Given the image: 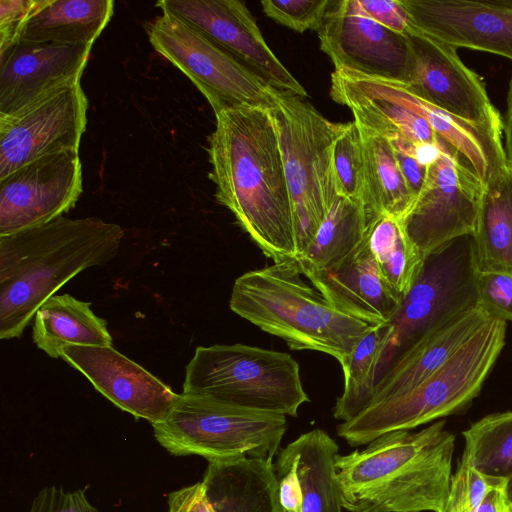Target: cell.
<instances>
[{"mask_svg": "<svg viewBox=\"0 0 512 512\" xmlns=\"http://www.w3.org/2000/svg\"><path fill=\"white\" fill-rule=\"evenodd\" d=\"M208 138L215 198L274 263H296L294 213L276 127L268 108L215 115Z\"/></svg>", "mask_w": 512, "mask_h": 512, "instance_id": "obj_1", "label": "cell"}, {"mask_svg": "<svg viewBox=\"0 0 512 512\" xmlns=\"http://www.w3.org/2000/svg\"><path fill=\"white\" fill-rule=\"evenodd\" d=\"M438 420L397 430L362 450L337 455L335 468L349 512H442L451 484L455 436Z\"/></svg>", "mask_w": 512, "mask_h": 512, "instance_id": "obj_2", "label": "cell"}, {"mask_svg": "<svg viewBox=\"0 0 512 512\" xmlns=\"http://www.w3.org/2000/svg\"><path fill=\"white\" fill-rule=\"evenodd\" d=\"M123 237L115 223L63 216L0 236V338H19L39 307L63 285L112 260Z\"/></svg>", "mask_w": 512, "mask_h": 512, "instance_id": "obj_3", "label": "cell"}, {"mask_svg": "<svg viewBox=\"0 0 512 512\" xmlns=\"http://www.w3.org/2000/svg\"><path fill=\"white\" fill-rule=\"evenodd\" d=\"M295 263H274L239 276L230 309L293 350L334 357L343 366L371 325L338 311Z\"/></svg>", "mask_w": 512, "mask_h": 512, "instance_id": "obj_4", "label": "cell"}, {"mask_svg": "<svg viewBox=\"0 0 512 512\" xmlns=\"http://www.w3.org/2000/svg\"><path fill=\"white\" fill-rule=\"evenodd\" d=\"M506 322H488L440 368L411 390L342 422L337 434L349 445H366L388 432L412 430L456 414L478 396L504 345Z\"/></svg>", "mask_w": 512, "mask_h": 512, "instance_id": "obj_5", "label": "cell"}, {"mask_svg": "<svg viewBox=\"0 0 512 512\" xmlns=\"http://www.w3.org/2000/svg\"><path fill=\"white\" fill-rule=\"evenodd\" d=\"M182 393L292 417L309 402L291 355L241 343L197 347Z\"/></svg>", "mask_w": 512, "mask_h": 512, "instance_id": "obj_6", "label": "cell"}, {"mask_svg": "<svg viewBox=\"0 0 512 512\" xmlns=\"http://www.w3.org/2000/svg\"><path fill=\"white\" fill-rule=\"evenodd\" d=\"M268 110L276 127L293 206L297 262L338 196L332 146L341 123L326 119L303 97L276 89L274 104Z\"/></svg>", "mask_w": 512, "mask_h": 512, "instance_id": "obj_7", "label": "cell"}, {"mask_svg": "<svg viewBox=\"0 0 512 512\" xmlns=\"http://www.w3.org/2000/svg\"><path fill=\"white\" fill-rule=\"evenodd\" d=\"M152 428L157 442L175 456L197 455L207 461L245 456L273 460L287 419L181 393L167 417Z\"/></svg>", "mask_w": 512, "mask_h": 512, "instance_id": "obj_8", "label": "cell"}, {"mask_svg": "<svg viewBox=\"0 0 512 512\" xmlns=\"http://www.w3.org/2000/svg\"><path fill=\"white\" fill-rule=\"evenodd\" d=\"M477 266L471 235L457 238L424 257L389 327L376 384L421 339L477 306Z\"/></svg>", "mask_w": 512, "mask_h": 512, "instance_id": "obj_9", "label": "cell"}, {"mask_svg": "<svg viewBox=\"0 0 512 512\" xmlns=\"http://www.w3.org/2000/svg\"><path fill=\"white\" fill-rule=\"evenodd\" d=\"M145 29L154 50L192 81L215 115L243 105L273 106L275 89L185 21L162 12Z\"/></svg>", "mask_w": 512, "mask_h": 512, "instance_id": "obj_10", "label": "cell"}, {"mask_svg": "<svg viewBox=\"0 0 512 512\" xmlns=\"http://www.w3.org/2000/svg\"><path fill=\"white\" fill-rule=\"evenodd\" d=\"M483 185L470 164L443 140L440 157L428 167L422 189L400 219L422 257L474 234Z\"/></svg>", "mask_w": 512, "mask_h": 512, "instance_id": "obj_11", "label": "cell"}, {"mask_svg": "<svg viewBox=\"0 0 512 512\" xmlns=\"http://www.w3.org/2000/svg\"><path fill=\"white\" fill-rule=\"evenodd\" d=\"M407 82L418 97L502 144L503 121L481 77L459 58L456 48L415 29Z\"/></svg>", "mask_w": 512, "mask_h": 512, "instance_id": "obj_12", "label": "cell"}, {"mask_svg": "<svg viewBox=\"0 0 512 512\" xmlns=\"http://www.w3.org/2000/svg\"><path fill=\"white\" fill-rule=\"evenodd\" d=\"M87 110L88 100L78 81L14 114L0 116V180L41 157L79 151Z\"/></svg>", "mask_w": 512, "mask_h": 512, "instance_id": "obj_13", "label": "cell"}, {"mask_svg": "<svg viewBox=\"0 0 512 512\" xmlns=\"http://www.w3.org/2000/svg\"><path fill=\"white\" fill-rule=\"evenodd\" d=\"M316 32L335 69L407 84L412 59L409 36L362 14L356 0H331Z\"/></svg>", "mask_w": 512, "mask_h": 512, "instance_id": "obj_14", "label": "cell"}, {"mask_svg": "<svg viewBox=\"0 0 512 512\" xmlns=\"http://www.w3.org/2000/svg\"><path fill=\"white\" fill-rule=\"evenodd\" d=\"M82 191L79 151L47 155L23 166L0 180V236L62 217Z\"/></svg>", "mask_w": 512, "mask_h": 512, "instance_id": "obj_15", "label": "cell"}, {"mask_svg": "<svg viewBox=\"0 0 512 512\" xmlns=\"http://www.w3.org/2000/svg\"><path fill=\"white\" fill-rule=\"evenodd\" d=\"M156 6L200 31L271 88L307 96L304 87L271 51L244 2L160 0Z\"/></svg>", "mask_w": 512, "mask_h": 512, "instance_id": "obj_16", "label": "cell"}, {"mask_svg": "<svg viewBox=\"0 0 512 512\" xmlns=\"http://www.w3.org/2000/svg\"><path fill=\"white\" fill-rule=\"evenodd\" d=\"M60 357L81 372L104 397L151 425L162 422L178 394L113 346L65 345Z\"/></svg>", "mask_w": 512, "mask_h": 512, "instance_id": "obj_17", "label": "cell"}, {"mask_svg": "<svg viewBox=\"0 0 512 512\" xmlns=\"http://www.w3.org/2000/svg\"><path fill=\"white\" fill-rule=\"evenodd\" d=\"M414 28L455 48L512 60V0H401Z\"/></svg>", "mask_w": 512, "mask_h": 512, "instance_id": "obj_18", "label": "cell"}, {"mask_svg": "<svg viewBox=\"0 0 512 512\" xmlns=\"http://www.w3.org/2000/svg\"><path fill=\"white\" fill-rule=\"evenodd\" d=\"M91 44L18 42L0 54V116L81 80Z\"/></svg>", "mask_w": 512, "mask_h": 512, "instance_id": "obj_19", "label": "cell"}, {"mask_svg": "<svg viewBox=\"0 0 512 512\" xmlns=\"http://www.w3.org/2000/svg\"><path fill=\"white\" fill-rule=\"evenodd\" d=\"M303 275L338 311L371 326L387 324L402 300L384 279L365 236L334 266Z\"/></svg>", "mask_w": 512, "mask_h": 512, "instance_id": "obj_20", "label": "cell"}, {"mask_svg": "<svg viewBox=\"0 0 512 512\" xmlns=\"http://www.w3.org/2000/svg\"><path fill=\"white\" fill-rule=\"evenodd\" d=\"M490 318L483 309L475 306L421 339L377 382L372 404L417 386L452 357Z\"/></svg>", "mask_w": 512, "mask_h": 512, "instance_id": "obj_21", "label": "cell"}, {"mask_svg": "<svg viewBox=\"0 0 512 512\" xmlns=\"http://www.w3.org/2000/svg\"><path fill=\"white\" fill-rule=\"evenodd\" d=\"M201 482L215 512H280L273 460H211Z\"/></svg>", "mask_w": 512, "mask_h": 512, "instance_id": "obj_22", "label": "cell"}, {"mask_svg": "<svg viewBox=\"0 0 512 512\" xmlns=\"http://www.w3.org/2000/svg\"><path fill=\"white\" fill-rule=\"evenodd\" d=\"M472 237L478 271L512 275V169L506 159L484 182Z\"/></svg>", "mask_w": 512, "mask_h": 512, "instance_id": "obj_23", "label": "cell"}, {"mask_svg": "<svg viewBox=\"0 0 512 512\" xmlns=\"http://www.w3.org/2000/svg\"><path fill=\"white\" fill-rule=\"evenodd\" d=\"M91 303L69 294L52 295L34 316L33 340L51 358L65 345L112 346L106 320L96 316Z\"/></svg>", "mask_w": 512, "mask_h": 512, "instance_id": "obj_24", "label": "cell"}, {"mask_svg": "<svg viewBox=\"0 0 512 512\" xmlns=\"http://www.w3.org/2000/svg\"><path fill=\"white\" fill-rule=\"evenodd\" d=\"M113 12V0H47L29 19L19 42L92 45Z\"/></svg>", "mask_w": 512, "mask_h": 512, "instance_id": "obj_25", "label": "cell"}, {"mask_svg": "<svg viewBox=\"0 0 512 512\" xmlns=\"http://www.w3.org/2000/svg\"><path fill=\"white\" fill-rule=\"evenodd\" d=\"M359 128L364 149L360 201L367 226L382 214L400 220L412 206L415 196L403 177L390 142L368 129Z\"/></svg>", "mask_w": 512, "mask_h": 512, "instance_id": "obj_26", "label": "cell"}, {"mask_svg": "<svg viewBox=\"0 0 512 512\" xmlns=\"http://www.w3.org/2000/svg\"><path fill=\"white\" fill-rule=\"evenodd\" d=\"M292 453L302 490V512H342L335 459L336 441L320 428L301 434L286 446Z\"/></svg>", "mask_w": 512, "mask_h": 512, "instance_id": "obj_27", "label": "cell"}, {"mask_svg": "<svg viewBox=\"0 0 512 512\" xmlns=\"http://www.w3.org/2000/svg\"><path fill=\"white\" fill-rule=\"evenodd\" d=\"M366 229L361 201L337 196L311 245L295 264L302 274L332 267L360 245Z\"/></svg>", "mask_w": 512, "mask_h": 512, "instance_id": "obj_28", "label": "cell"}, {"mask_svg": "<svg viewBox=\"0 0 512 512\" xmlns=\"http://www.w3.org/2000/svg\"><path fill=\"white\" fill-rule=\"evenodd\" d=\"M388 331L387 324L372 326L342 366L344 389L333 409L335 419L342 422L349 421L372 404L377 366Z\"/></svg>", "mask_w": 512, "mask_h": 512, "instance_id": "obj_29", "label": "cell"}, {"mask_svg": "<svg viewBox=\"0 0 512 512\" xmlns=\"http://www.w3.org/2000/svg\"><path fill=\"white\" fill-rule=\"evenodd\" d=\"M462 435V456L483 476L508 481L512 476V411L487 415Z\"/></svg>", "mask_w": 512, "mask_h": 512, "instance_id": "obj_30", "label": "cell"}, {"mask_svg": "<svg viewBox=\"0 0 512 512\" xmlns=\"http://www.w3.org/2000/svg\"><path fill=\"white\" fill-rule=\"evenodd\" d=\"M332 169L337 195L360 200L364 149L361 131L355 121L341 123L332 146Z\"/></svg>", "mask_w": 512, "mask_h": 512, "instance_id": "obj_31", "label": "cell"}, {"mask_svg": "<svg viewBox=\"0 0 512 512\" xmlns=\"http://www.w3.org/2000/svg\"><path fill=\"white\" fill-rule=\"evenodd\" d=\"M331 0H265L264 13L275 22L294 31L319 28Z\"/></svg>", "mask_w": 512, "mask_h": 512, "instance_id": "obj_32", "label": "cell"}, {"mask_svg": "<svg viewBox=\"0 0 512 512\" xmlns=\"http://www.w3.org/2000/svg\"><path fill=\"white\" fill-rule=\"evenodd\" d=\"M489 480L462 456L451 477L449 494L442 512H476Z\"/></svg>", "mask_w": 512, "mask_h": 512, "instance_id": "obj_33", "label": "cell"}, {"mask_svg": "<svg viewBox=\"0 0 512 512\" xmlns=\"http://www.w3.org/2000/svg\"><path fill=\"white\" fill-rule=\"evenodd\" d=\"M477 306L489 316L512 321V275L495 271L476 273Z\"/></svg>", "mask_w": 512, "mask_h": 512, "instance_id": "obj_34", "label": "cell"}, {"mask_svg": "<svg viewBox=\"0 0 512 512\" xmlns=\"http://www.w3.org/2000/svg\"><path fill=\"white\" fill-rule=\"evenodd\" d=\"M47 0H0V54L17 44L27 22Z\"/></svg>", "mask_w": 512, "mask_h": 512, "instance_id": "obj_35", "label": "cell"}, {"mask_svg": "<svg viewBox=\"0 0 512 512\" xmlns=\"http://www.w3.org/2000/svg\"><path fill=\"white\" fill-rule=\"evenodd\" d=\"M87 488L66 492L61 487H44L32 500L29 512H99L88 500Z\"/></svg>", "mask_w": 512, "mask_h": 512, "instance_id": "obj_36", "label": "cell"}, {"mask_svg": "<svg viewBox=\"0 0 512 512\" xmlns=\"http://www.w3.org/2000/svg\"><path fill=\"white\" fill-rule=\"evenodd\" d=\"M362 14L382 26L410 36L415 28L401 0H356Z\"/></svg>", "mask_w": 512, "mask_h": 512, "instance_id": "obj_37", "label": "cell"}, {"mask_svg": "<svg viewBox=\"0 0 512 512\" xmlns=\"http://www.w3.org/2000/svg\"><path fill=\"white\" fill-rule=\"evenodd\" d=\"M274 468L282 509L286 512H302V490L296 463L287 447L278 453Z\"/></svg>", "mask_w": 512, "mask_h": 512, "instance_id": "obj_38", "label": "cell"}, {"mask_svg": "<svg viewBox=\"0 0 512 512\" xmlns=\"http://www.w3.org/2000/svg\"><path fill=\"white\" fill-rule=\"evenodd\" d=\"M388 141L393 148L403 177L416 198L422 189L428 170V167L422 165L415 157V149L418 143L404 138H395Z\"/></svg>", "mask_w": 512, "mask_h": 512, "instance_id": "obj_39", "label": "cell"}, {"mask_svg": "<svg viewBox=\"0 0 512 512\" xmlns=\"http://www.w3.org/2000/svg\"><path fill=\"white\" fill-rule=\"evenodd\" d=\"M168 500L173 502L180 512H215L206 497L202 482L171 492Z\"/></svg>", "mask_w": 512, "mask_h": 512, "instance_id": "obj_40", "label": "cell"}, {"mask_svg": "<svg viewBox=\"0 0 512 512\" xmlns=\"http://www.w3.org/2000/svg\"><path fill=\"white\" fill-rule=\"evenodd\" d=\"M507 480L490 478L476 512H504L508 503Z\"/></svg>", "mask_w": 512, "mask_h": 512, "instance_id": "obj_41", "label": "cell"}, {"mask_svg": "<svg viewBox=\"0 0 512 512\" xmlns=\"http://www.w3.org/2000/svg\"><path fill=\"white\" fill-rule=\"evenodd\" d=\"M503 132L505 135V159L507 164L512 169V78L509 83V90L507 95V110L505 121L503 122Z\"/></svg>", "mask_w": 512, "mask_h": 512, "instance_id": "obj_42", "label": "cell"}, {"mask_svg": "<svg viewBox=\"0 0 512 512\" xmlns=\"http://www.w3.org/2000/svg\"><path fill=\"white\" fill-rule=\"evenodd\" d=\"M506 491L508 500L512 502V476L507 481Z\"/></svg>", "mask_w": 512, "mask_h": 512, "instance_id": "obj_43", "label": "cell"}, {"mask_svg": "<svg viewBox=\"0 0 512 512\" xmlns=\"http://www.w3.org/2000/svg\"><path fill=\"white\" fill-rule=\"evenodd\" d=\"M168 503V512H180L178 507L171 501L167 500Z\"/></svg>", "mask_w": 512, "mask_h": 512, "instance_id": "obj_44", "label": "cell"}, {"mask_svg": "<svg viewBox=\"0 0 512 512\" xmlns=\"http://www.w3.org/2000/svg\"><path fill=\"white\" fill-rule=\"evenodd\" d=\"M504 512H512V502L508 500L507 506Z\"/></svg>", "mask_w": 512, "mask_h": 512, "instance_id": "obj_45", "label": "cell"}, {"mask_svg": "<svg viewBox=\"0 0 512 512\" xmlns=\"http://www.w3.org/2000/svg\"><path fill=\"white\" fill-rule=\"evenodd\" d=\"M280 512H286V511H285V510H283V509H282V507H281Z\"/></svg>", "mask_w": 512, "mask_h": 512, "instance_id": "obj_46", "label": "cell"}]
</instances>
